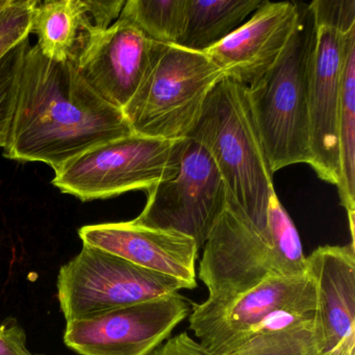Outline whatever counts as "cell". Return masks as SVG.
<instances>
[{"mask_svg": "<svg viewBox=\"0 0 355 355\" xmlns=\"http://www.w3.org/2000/svg\"><path fill=\"white\" fill-rule=\"evenodd\" d=\"M122 110L101 98L71 63L47 59L37 45L24 57L3 155L57 171L82 153L132 135Z\"/></svg>", "mask_w": 355, "mask_h": 355, "instance_id": "6da1fadb", "label": "cell"}, {"mask_svg": "<svg viewBox=\"0 0 355 355\" xmlns=\"http://www.w3.org/2000/svg\"><path fill=\"white\" fill-rule=\"evenodd\" d=\"M268 217L269 225L254 223L228 195L199 263L198 277L209 297L241 294L269 278L304 273L298 230L275 192Z\"/></svg>", "mask_w": 355, "mask_h": 355, "instance_id": "7a4b0ae2", "label": "cell"}, {"mask_svg": "<svg viewBox=\"0 0 355 355\" xmlns=\"http://www.w3.org/2000/svg\"><path fill=\"white\" fill-rule=\"evenodd\" d=\"M189 139L196 141L215 162L228 195L259 225H269L268 207L275 192L244 85L223 78L209 93Z\"/></svg>", "mask_w": 355, "mask_h": 355, "instance_id": "3957f363", "label": "cell"}, {"mask_svg": "<svg viewBox=\"0 0 355 355\" xmlns=\"http://www.w3.org/2000/svg\"><path fill=\"white\" fill-rule=\"evenodd\" d=\"M315 26L309 6L275 64L246 88L251 114L272 172L296 164L311 166L309 62Z\"/></svg>", "mask_w": 355, "mask_h": 355, "instance_id": "277c9868", "label": "cell"}, {"mask_svg": "<svg viewBox=\"0 0 355 355\" xmlns=\"http://www.w3.org/2000/svg\"><path fill=\"white\" fill-rule=\"evenodd\" d=\"M223 78L207 53L157 44L140 87L122 112L134 134L184 140Z\"/></svg>", "mask_w": 355, "mask_h": 355, "instance_id": "5b68a950", "label": "cell"}, {"mask_svg": "<svg viewBox=\"0 0 355 355\" xmlns=\"http://www.w3.org/2000/svg\"><path fill=\"white\" fill-rule=\"evenodd\" d=\"M182 142L136 134L116 139L64 164L53 184L82 201L147 191L178 173Z\"/></svg>", "mask_w": 355, "mask_h": 355, "instance_id": "8992f818", "label": "cell"}, {"mask_svg": "<svg viewBox=\"0 0 355 355\" xmlns=\"http://www.w3.org/2000/svg\"><path fill=\"white\" fill-rule=\"evenodd\" d=\"M57 288L60 306L67 322L187 290L186 284L176 278L89 245H83L80 252L62 266Z\"/></svg>", "mask_w": 355, "mask_h": 355, "instance_id": "52a82bcc", "label": "cell"}, {"mask_svg": "<svg viewBox=\"0 0 355 355\" xmlns=\"http://www.w3.org/2000/svg\"><path fill=\"white\" fill-rule=\"evenodd\" d=\"M189 325L199 344L214 355H228L255 328L280 313H311L317 304L307 273L263 280L254 288L192 303Z\"/></svg>", "mask_w": 355, "mask_h": 355, "instance_id": "ba28073f", "label": "cell"}, {"mask_svg": "<svg viewBox=\"0 0 355 355\" xmlns=\"http://www.w3.org/2000/svg\"><path fill=\"white\" fill-rule=\"evenodd\" d=\"M227 189L207 150L196 141L182 142L180 170L147 190V201L135 223L174 230L202 248L227 202Z\"/></svg>", "mask_w": 355, "mask_h": 355, "instance_id": "9c48e42d", "label": "cell"}, {"mask_svg": "<svg viewBox=\"0 0 355 355\" xmlns=\"http://www.w3.org/2000/svg\"><path fill=\"white\" fill-rule=\"evenodd\" d=\"M180 293L67 322L64 342L80 355H151L189 315Z\"/></svg>", "mask_w": 355, "mask_h": 355, "instance_id": "30bf717a", "label": "cell"}, {"mask_svg": "<svg viewBox=\"0 0 355 355\" xmlns=\"http://www.w3.org/2000/svg\"><path fill=\"white\" fill-rule=\"evenodd\" d=\"M315 26L307 86L309 139L313 155L311 167L322 180L338 186V122L343 55L347 35L352 28L344 32L334 26Z\"/></svg>", "mask_w": 355, "mask_h": 355, "instance_id": "8fae6325", "label": "cell"}, {"mask_svg": "<svg viewBox=\"0 0 355 355\" xmlns=\"http://www.w3.org/2000/svg\"><path fill=\"white\" fill-rule=\"evenodd\" d=\"M300 16L297 3L263 0L245 24L205 53L226 78L249 86L279 59Z\"/></svg>", "mask_w": 355, "mask_h": 355, "instance_id": "7c38bea8", "label": "cell"}, {"mask_svg": "<svg viewBox=\"0 0 355 355\" xmlns=\"http://www.w3.org/2000/svg\"><path fill=\"white\" fill-rule=\"evenodd\" d=\"M83 244L117 255L135 265L176 278L187 290L197 286L199 248L190 236L134 221L87 225L78 230Z\"/></svg>", "mask_w": 355, "mask_h": 355, "instance_id": "4fadbf2b", "label": "cell"}, {"mask_svg": "<svg viewBox=\"0 0 355 355\" xmlns=\"http://www.w3.org/2000/svg\"><path fill=\"white\" fill-rule=\"evenodd\" d=\"M157 44L119 16L76 67L101 98L123 110L140 87Z\"/></svg>", "mask_w": 355, "mask_h": 355, "instance_id": "5bb4252c", "label": "cell"}, {"mask_svg": "<svg viewBox=\"0 0 355 355\" xmlns=\"http://www.w3.org/2000/svg\"><path fill=\"white\" fill-rule=\"evenodd\" d=\"M124 0H46L33 13L31 34L43 55L78 65L93 41L117 21Z\"/></svg>", "mask_w": 355, "mask_h": 355, "instance_id": "9a60e30c", "label": "cell"}, {"mask_svg": "<svg viewBox=\"0 0 355 355\" xmlns=\"http://www.w3.org/2000/svg\"><path fill=\"white\" fill-rule=\"evenodd\" d=\"M315 282V328L324 352L355 331V246H321L306 257Z\"/></svg>", "mask_w": 355, "mask_h": 355, "instance_id": "2e32d148", "label": "cell"}, {"mask_svg": "<svg viewBox=\"0 0 355 355\" xmlns=\"http://www.w3.org/2000/svg\"><path fill=\"white\" fill-rule=\"evenodd\" d=\"M263 0H187L178 46L207 53L238 30Z\"/></svg>", "mask_w": 355, "mask_h": 355, "instance_id": "e0dca14e", "label": "cell"}, {"mask_svg": "<svg viewBox=\"0 0 355 355\" xmlns=\"http://www.w3.org/2000/svg\"><path fill=\"white\" fill-rule=\"evenodd\" d=\"M313 313H280L255 328L228 355H321Z\"/></svg>", "mask_w": 355, "mask_h": 355, "instance_id": "ac0fdd59", "label": "cell"}, {"mask_svg": "<svg viewBox=\"0 0 355 355\" xmlns=\"http://www.w3.org/2000/svg\"><path fill=\"white\" fill-rule=\"evenodd\" d=\"M340 180L338 190L354 243L355 217V28L345 41L338 122Z\"/></svg>", "mask_w": 355, "mask_h": 355, "instance_id": "d6986e66", "label": "cell"}, {"mask_svg": "<svg viewBox=\"0 0 355 355\" xmlns=\"http://www.w3.org/2000/svg\"><path fill=\"white\" fill-rule=\"evenodd\" d=\"M186 6L187 0H128L120 17L153 42L176 45L184 30Z\"/></svg>", "mask_w": 355, "mask_h": 355, "instance_id": "ffe728a7", "label": "cell"}, {"mask_svg": "<svg viewBox=\"0 0 355 355\" xmlns=\"http://www.w3.org/2000/svg\"><path fill=\"white\" fill-rule=\"evenodd\" d=\"M30 46V39H24L0 61V148H5L7 145L20 73Z\"/></svg>", "mask_w": 355, "mask_h": 355, "instance_id": "44dd1931", "label": "cell"}, {"mask_svg": "<svg viewBox=\"0 0 355 355\" xmlns=\"http://www.w3.org/2000/svg\"><path fill=\"white\" fill-rule=\"evenodd\" d=\"M38 0H10L0 9V61L28 38Z\"/></svg>", "mask_w": 355, "mask_h": 355, "instance_id": "7402d4cb", "label": "cell"}, {"mask_svg": "<svg viewBox=\"0 0 355 355\" xmlns=\"http://www.w3.org/2000/svg\"><path fill=\"white\" fill-rule=\"evenodd\" d=\"M315 24L348 32L355 28L354 0H315L309 5Z\"/></svg>", "mask_w": 355, "mask_h": 355, "instance_id": "603a6c76", "label": "cell"}, {"mask_svg": "<svg viewBox=\"0 0 355 355\" xmlns=\"http://www.w3.org/2000/svg\"><path fill=\"white\" fill-rule=\"evenodd\" d=\"M0 355L34 354L26 346V336L17 322L8 320L0 325Z\"/></svg>", "mask_w": 355, "mask_h": 355, "instance_id": "cb8c5ba5", "label": "cell"}, {"mask_svg": "<svg viewBox=\"0 0 355 355\" xmlns=\"http://www.w3.org/2000/svg\"><path fill=\"white\" fill-rule=\"evenodd\" d=\"M151 355H214L186 331L168 338Z\"/></svg>", "mask_w": 355, "mask_h": 355, "instance_id": "d4e9b609", "label": "cell"}, {"mask_svg": "<svg viewBox=\"0 0 355 355\" xmlns=\"http://www.w3.org/2000/svg\"><path fill=\"white\" fill-rule=\"evenodd\" d=\"M321 355H355V331L340 340L334 349Z\"/></svg>", "mask_w": 355, "mask_h": 355, "instance_id": "484cf974", "label": "cell"}, {"mask_svg": "<svg viewBox=\"0 0 355 355\" xmlns=\"http://www.w3.org/2000/svg\"><path fill=\"white\" fill-rule=\"evenodd\" d=\"M10 0H0V9L9 3Z\"/></svg>", "mask_w": 355, "mask_h": 355, "instance_id": "4316f807", "label": "cell"}]
</instances>
